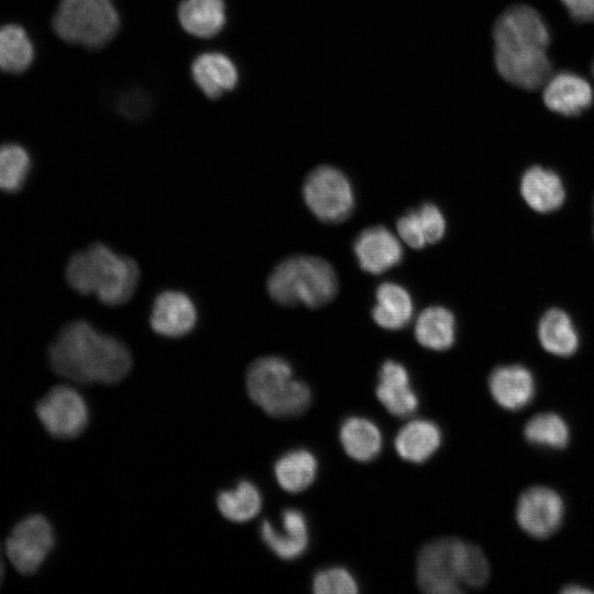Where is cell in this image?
Segmentation results:
<instances>
[{
  "instance_id": "1",
  "label": "cell",
  "mask_w": 594,
  "mask_h": 594,
  "mask_svg": "<svg viewBox=\"0 0 594 594\" xmlns=\"http://www.w3.org/2000/svg\"><path fill=\"white\" fill-rule=\"evenodd\" d=\"M494 61L509 84L538 89L551 76L550 34L542 16L527 4L507 8L493 28Z\"/></svg>"
},
{
  "instance_id": "2",
  "label": "cell",
  "mask_w": 594,
  "mask_h": 594,
  "mask_svg": "<svg viewBox=\"0 0 594 594\" xmlns=\"http://www.w3.org/2000/svg\"><path fill=\"white\" fill-rule=\"evenodd\" d=\"M48 360L56 374L81 384L118 383L132 366L128 346L86 320L62 328L50 345Z\"/></svg>"
},
{
  "instance_id": "3",
  "label": "cell",
  "mask_w": 594,
  "mask_h": 594,
  "mask_svg": "<svg viewBox=\"0 0 594 594\" xmlns=\"http://www.w3.org/2000/svg\"><path fill=\"white\" fill-rule=\"evenodd\" d=\"M139 278L134 260L100 242L76 252L66 265L72 288L81 295H95L108 306L127 302L134 295Z\"/></svg>"
},
{
  "instance_id": "4",
  "label": "cell",
  "mask_w": 594,
  "mask_h": 594,
  "mask_svg": "<svg viewBox=\"0 0 594 594\" xmlns=\"http://www.w3.org/2000/svg\"><path fill=\"white\" fill-rule=\"evenodd\" d=\"M251 400L274 418H292L304 414L311 403L308 385L295 380L290 364L270 355L253 361L245 376Z\"/></svg>"
},
{
  "instance_id": "5",
  "label": "cell",
  "mask_w": 594,
  "mask_h": 594,
  "mask_svg": "<svg viewBox=\"0 0 594 594\" xmlns=\"http://www.w3.org/2000/svg\"><path fill=\"white\" fill-rule=\"evenodd\" d=\"M333 267L324 258L293 255L283 260L267 278V292L278 304H304L310 308L330 301L337 293Z\"/></svg>"
},
{
  "instance_id": "6",
  "label": "cell",
  "mask_w": 594,
  "mask_h": 594,
  "mask_svg": "<svg viewBox=\"0 0 594 594\" xmlns=\"http://www.w3.org/2000/svg\"><path fill=\"white\" fill-rule=\"evenodd\" d=\"M52 25L67 43L101 48L118 33L120 18L113 0H59Z\"/></svg>"
},
{
  "instance_id": "7",
  "label": "cell",
  "mask_w": 594,
  "mask_h": 594,
  "mask_svg": "<svg viewBox=\"0 0 594 594\" xmlns=\"http://www.w3.org/2000/svg\"><path fill=\"white\" fill-rule=\"evenodd\" d=\"M302 194L309 209L326 222L345 219L354 206L350 180L330 165H320L307 175Z\"/></svg>"
},
{
  "instance_id": "8",
  "label": "cell",
  "mask_w": 594,
  "mask_h": 594,
  "mask_svg": "<svg viewBox=\"0 0 594 594\" xmlns=\"http://www.w3.org/2000/svg\"><path fill=\"white\" fill-rule=\"evenodd\" d=\"M38 420L46 431L58 439L78 437L89 420L85 398L72 386L51 388L35 406Z\"/></svg>"
},
{
  "instance_id": "9",
  "label": "cell",
  "mask_w": 594,
  "mask_h": 594,
  "mask_svg": "<svg viewBox=\"0 0 594 594\" xmlns=\"http://www.w3.org/2000/svg\"><path fill=\"white\" fill-rule=\"evenodd\" d=\"M55 543L54 530L43 515L19 521L6 541V554L21 574H33L44 563Z\"/></svg>"
},
{
  "instance_id": "10",
  "label": "cell",
  "mask_w": 594,
  "mask_h": 594,
  "mask_svg": "<svg viewBox=\"0 0 594 594\" xmlns=\"http://www.w3.org/2000/svg\"><path fill=\"white\" fill-rule=\"evenodd\" d=\"M457 543L452 537L433 540L418 553L417 582L429 594H455L461 592L457 572Z\"/></svg>"
},
{
  "instance_id": "11",
  "label": "cell",
  "mask_w": 594,
  "mask_h": 594,
  "mask_svg": "<svg viewBox=\"0 0 594 594\" xmlns=\"http://www.w3.org/2000/svg\"><path fill=\"white\" fill-rule=\"evenodd\" d=\"M564 510V502L557 491L546 486H534L520 495L516 519L526 534L544 539L560 528Z\"/></svg>"
},
{
  "instance_id": "12",
  "label": "cell",
  "mask_w": 594,
  "mask_h": 594,
  "mask_svg": "<svg viewBox=\"0 0 594 594\" xmlns=\"http://www.w3.org/2000/svg\"><path fill=\"white\" fill-rule=\"evenodd\" d=\"M197 320V308L185 293L164 290L153 301L150 324L160 336L167 338L186 336L195 328Z\"/></svg>"
},
{
  "instance_id": "13",
  "label": "cell",
  "mask_w": 594,
  "mask_h": 594,
  "mask_svg": "<svg viewBox=\"0 0 594 594\" xmlns=\"http://www.w3.org/2000/svg\"><path fill=\"white\" fill-rule=\"evenodd\" d=\"M263 542L283 560H294L304 554L309 543L306 516L296 508H286L280 514V526L270 520L261 525Z\"/></svg>"
},
{
  "instance_id": "14",
  "label": "cell",
  "mask_w": 594,
  "mask_h": 594,
  "mask_svg": "<svg viewBox=\"0 0 594 594\" xmlns=\"http://www.w3.org/2000/svg\"><path fill=\"white\" fill-rule=\"evenodd\" d=\"M488 388L501 407L513 411L527 407L537 391L532 373L520 364L495 367L488 377Z\"/></svg>"
},
{
  "instance_id": "15",
  "label": "cell",
  "mask_w": 594,
  "mask_h": 594,
  "mask_svg": "<svg viewBox=\"0 0 594 594\" xmlns=\"http://www.w3.org/2000/svg\"><path fill=\"white\" fill-rule=\"evenodd\" d=\"M353 249L360 266L372 274L396 265L403 255L398 239L384 226H373L361 231Z\"/></svg>"
},
{
  "instance_id": "16",
  "label": "cell",
  "mask_w": 594,
  "mask_h": 594,
  "mask_svg": "<svg viewBox=\"0 0 594 594\" xmlns=\"http://www.w3.org/2000/svg\"><path fill=\"white\" fill-rule=\"evenodd\" d=\"M543 86L546 106L562 116H579L592 105L593 90L590 82L574 73H558L550 76Z\"/></svg>"
},
{
  "instance_id": "17",
  "label": "cell",
  "mask_w": 594,
  "mask_h": 594,
  "mask_svg": "<svg viewBox=\"0 0 594 594\" xmlns=\"http://www.w3.org/2000/svg\"><path fill=\"white\" fill-rule=\"evenodd\" d=\"M195 85L209 99H218L235 88L239 72L233 61L220 52L199 54L190 65Z\"/></svg>"
},
{
  "instance_id": "18",
  "label": "cell",
  "mask_w": 594,
  "mask_h": 594,
  "mask_svg": "<svg viewBox=\"0 0 594 594\" xmlns=\"http://www.w3.org/2000/svg\"><path fill=\"white\" fill-rule=\"evenodd\" d=\"M376 396L387 411L397 417L413 415L419 405L406 367L393 360L381 366Z\"/></svg>"
},
{
  "instance_id": "19",
  "label": "cell",
  "mask_w": 594,
  "mask_h": 594,
  "mask_svg": "<svg viewBox=\"0 0 594 594\" xmlns=\"http://www.w3.org/2000/svg\"><path fill=\"white\" fill-rule=\"evenodd\" d=\"M520 193L535 211L547 213L559 209L565 199L560 176L551 169L531 166L522 174Z\"/></svg>"
},
{
  "instance_id": "20",
  "label": "cell",
  "mask_w": 594,
  "mask_h": 594,
  "mask_svg": "<svg viewBox=\"0 0 594 594\" xmlns=\"http://www.w3.org/2000/svg\"><path fill=\"white\" fill-rule=\"evenodd\" d=\"M177 19L189 35L210 38L220 33L227 22L226 3L223 0H182Z\"/></svg>"
},
{
  "instance_id": "21",
  "label": "cell",
  "mask_w": 594,
  "mask_h": 594,
  "mask_svg": "<svg viewBox=\"0 0 594 594\" xmlns=\"http://www.w3.org/2000/svg\"><path fill=\"white\" fill-rule=\"evenodd\" d=\"M440 444V428L433 421L426 419L409 421L395 438V449L398 455L414 463L427 461Z\"/></svg>"
},
{
  "instance_id": "22",
  "label": "cell",
  "mask_w": 594,
  "mask_h": 594,
  "mask_svg": "<svg viewBox=\"0 0 594 594\" xmlns=\"http://www.w3.org/2000/svg\"><path fill=\"white\" fill-rule=\"evenodd\" d=\"M537 332L542 348L556 356H571L580 344L579 332L571 317L559 308H551L542 315Z\"/></svg>"
},
{
  "instance_id": "23",
  "label": "cell",
  "mask_w": 594,
  "mask_h": 594,
  "mask_svg": "<svg viewBox=\"0 0 594 594\" xmlns=\"http://www.w3.org/2000/svg\"><path fill=\"white\" fill-rule=\"evenodd\" d=\"M339 437L345 453L355 461H372L382 450L381 430L367 418H346L340 427Z\"/></svg>"
},
{
  "instance_id": "24",
  "label": "cell",
  "mask_w": 594,
  "mask_h": 594,
  "mask_svg": "<svg viewBox=\"0 0 594 594\" xmlns=\"http://www.w3.org/2000/svg\"><path fill=\"white\" fill-rule=\"evenodd\" d=\"M376 304L372 316L377 324L385 329H400L411 318L414 306L409 293L399 284L384 282L378 285Z\"/></svg>"
},
{
  "instance_id": "25",
  "label": "cell",
  "mask_w": 594,
  "mask_h": 594,
  "mask_svg": "<svg viewBox=\"0 0 594 594\" xmlns=\"http://www.w3.org/2000/svg\"><path fill=\"white\" fill-rule=\"evenodd\" d=\"M415 337L425 348L441 351L452 346L455 339V320L442 306L424 309L415 323Z\"/></svg>"
},
{
  "instance_id": "26",
  "label": "cell",
  "mask_w": 594,
  "mask_h": 594,
  "mask_svg": "<svg viewBox=\"0 0 594 594\" xmlns=\"http://www.w3.org/2000/svg\"><path fill=\"white\" fill-rule=\"evenodd\" d=\"M317 470L316 457L306 449L286 452L274 465L277 483L289 493H299L308 488L316 479Z\"/></svg>"
},
{
  "instance_id": "27",
  "label": "cell",
  "mask_w": 594,
  "mask_h": 594,
  "mask_svg": "<svg viewBox=\"0 0 594 594\" xmlns=\"http://www.w3.org/2000/svg\"><path fill=\"white\" fill-rule=\"evenodd\" d=\"M217 506L228 520L246 522L260 513L262 496L253 483L241 481L234 488L218 494Z\"/></svg>"
},
{
  "instance_id": "28",
  "label": "cell",
  "mask_w": 594,
  "mask_h": 594,
  "mask_svg": "<svg viewBox=\"0 0 594 594\" xmlns=\"http://www.w3.org/2000/svg\"><path fill=\"white\" fill-rule=\"evenodd\" d=\"M34 50L24 29L15 24L0 28V69L21 73L32 63Z\"/></svg>"
},
{
  "instance_id": "29",
  "label": "cell",
  "mask_w": 594,
  "mask_h": 594,
  "mask_svg": "<svg viewBox=\"0 0 594 594\" xmlns=\"http://www.w3.org/2000/svg\"><path fill=\"white\" fill-rule=\"evenodd\" d=\"M526 440L537 447L550 450L565 448L570 440L566 421L558 414L542 413L534 416L525 426Z\"/></svg>"
},
{
  "instance_id": "30",
  "label": "cell",
  "mask_w": 594,
  "mask_h": 594,
  "mask_svg": "<svg viewBox=\"0 0 594 594\" xmlns=\"http://www.w3.org/2000/svg\"><path fill=\"white\" fill-rule=\"evenodd\" d=\"M457 572L461 585L482 587L490 578L488 560L477 546L458 539Z\"/></svg>"
},
{
  "instance_id": "31",
  "label": "cell",
  "mask_w": 594,
  "mask_h": 594,
  "mask_svg": "<svg viewBox=\"0 0 594 594\" xmlns=\"http://www.w3.org/2000/svg\"><path fill=\"white\" fill-rule=\"evenodd\" d=\"M29 153L19 144L0 145V189L15 191L20 189L30 172Z\"/></svg>"
},
{
  "instance_id": "32",
  "label": "cell",
  "mask_w": 594,
  "mask_h": 594,
  "mask_svg": "<svg viewBox=\"0 0 594 594\" xmlns=\"http://www.w3.org/2000/svg\"><path fill=\"white\" fill-rule=\"evenodd\" d=\"M312 590L318 594H354L359 586L353 575L342 566L318 571L312 580Z\"/></svg>"
},
{
  "instance_id": "33",
  "label": "cell",
  "mask_w": 594,
  "mask_h": 594,
  "mask_svg": "<svg viewBox=\"0 0 594 594\" xmlns=\"http://www.w3.org/2000/svg\"><path fill=\"white\" fill-rule=\"evenodd\" d=\"M417 211L427 243L439 241L446 231V220L441 210L435 204L425 202Z\"/></svg>"
},
{
  "instance_id": "34",
  "label": "cell",
  "mask_w": 594,
  "mask_h": 594,
  "mask_svg": "<svg viewBox=\"0 0 594 594\" xmlns=\"http://www.w3.org/2000/svg\"><path fill=\"white\" fill-rule=\"evenodd\" d=\"M398 234L410 246L420 249L427 244L417 209L408 210L396 223Z\"/></svg>"
},
{
  "instance_id": "35",
  "label": "cell",
  "mask_w": 594,
  "mask_h": 594,
  "mask_svg": "<svg viewBox=\"0 0 594 594\" xmlns=\"http://www.w3.org/2000/svg\"><path fill=\"white\" fill-rule=\"evenodd\" d=\"M570 16L580 23L594 22V0H560Z\"/></svg>"
},
{
  "instance_id": "36",
  "label": "cell",
  "mask_w": 594,
  "mask_h": 594,
  "mask_svg": "<svg viewBox=\"0 0 594 594\" xmlns=\"http://www.w3.org/2000/svg\"><path fill=\"white\" fill-rule=\"evenodd\" d=\"M564 593H572V594H575V593H591L592 590H588L582 585H579V584H571L569 586H565L564 590H563Z\"/></svg>"
},
{
  "instance_id": "37",
  "label": "cell",
  "mask_w": 594,
  "mask_h": 594,
  "mask_svg": "<svg viewBox=\"0 0 594 594\" xmlns=\"http://www.w3.org/2000/svg\"><path fill=\"white\" fill-rule=\"evenodd\" d=\"M3 576H4V564H3V557H2V551L0 547V585L3 581Z\"/></svg>"
},
{
  "instance_id": "38",
  "label": "cell",
  "mask_w": 594,
  "mask_h": 594,
  "mask_svg": "<svg viewBox=\"0 0 594 594\" xmlns=\"http://www.w3.org/2000/svg\"><path fill=\"white\" fill-rule=\"evenodd\" d=\"M592 70H593V75H594V62H593Z\"/></svg>"
}]
</instances>
